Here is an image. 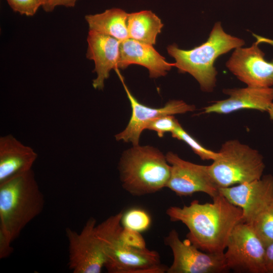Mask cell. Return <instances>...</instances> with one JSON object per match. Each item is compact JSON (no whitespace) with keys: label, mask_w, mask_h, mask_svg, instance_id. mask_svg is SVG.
Here are the masks:
<instances>
[{"label":"cell","mask_w":273,"mask_h":273,"mask_svg":"<svg viewBox=\"0 0 273 273\" xmlns=\"http://www.w3.org/2000/svg\"><path fill=\"white\" fill-rule=\"evenodd\" d=\"M173 260L167 273H222L229 270L223 253L204 252L188 239L181 241L177 232L171 230L164 238Z\"/></svg>","instance_id":"9"},{"label":"cell","mask_w":273,"mask_h":273,"mask_svg":"<svg viewBox=\"0 0 273 273\" xmlns=\"http://www.w3.org/2000/svg\"><path fill=\"white\" fill-rule=\"evenodd\" d=\"M86 58L95 63L97 77L93 81L94 88L102 90L112 69L118 70L120 41L110 36L89 30Z\"/></svg>","instance_id":"14"},{"label":"cell","mask_w":273,"mask_h":273,"mask_svg":"<svg viewBox=\"0 0 273 273\" xmlns=\"http://www.w3.org/2000/svg\"><path fill=\"white\" fill-rule=\"evenodd\" d=\"M123 188L130 195L155 193L166 187L171 166L166 155L151 146H132L122 154L118 164Z\"/></svg>","instance_id":"4"},{"label":"cell","mask_w":273,"mask_h":273,"mask_svg":"<svg viewBox=\"0 0 273 273\" xmlns=\"http://www.w3.org/2000/svg\"><path fill=\"white\" fill-rule=\"evenodd\" d=\"M45 200L32 169L0 183V230L12 241L43 211Z\"/></svg>","instance_id":"2"},{"label":"cell","mask_w":273,"mask_h":273,"mask_svg":"<svg viewBox=\"0 0 273 273\" xmlns=\"http://www.w3.org/2000/svg\"><path fill=\"white\" fill-rule=\"evenodd\" d=\"M267 112L269 115L270 119L271 120H273V103L271 104V105L269 107V109L268 110Z\"/></svg>","instance_id":"29"},{"label":"cell","mask_w":273,"mask_h":273,"mask_svg":"<svg viewBox=\"0 0 273 273\" xmlns=\"http://www.w3.org/2000/svg\"><path fill=\"white\" fill-rule=\"evenodd\" d=\"M116 72L129 99L132 110L126 127L115 136L117 141L131 143L132 146L139 145L141 133L152 120L163 115L184 114L196 109L194 105L188 104L179 100H170L164 106L159 108H153L143 105L130 93L118 70Z\"/></svg>","instance_id":"12"},{"label":"cell","mask_w":273,"mask_h":273,"mask_svg":"<svg viewBox=\"0 0 273 273\" xmlns=\"http://www.w3.org/2000/svg\"><path fill=\"white\" fill-rule=\"evenodd\" d=\"M265 261L267 273H273V242L265 248Z\"/></svg>","instance_id":"28"},{"label":"cell","mask_w":273,"mask_h":273,"mask_svg":"<svg viewBox=\"0 0 273 273\" xmlns=\"http://www.w3.org/2000/svg\"><path fill=\"white\" fill-rule=\"evenodd\" d=\"M12 241L2 230H0V258L8 257L13 252Z\"/></svg>","instance_id":"27"},{"label":"cell","mask_w":273,"mask_h":273,"mask_svg":"<svg viewBox=\"0 0 273 273\" xmlns=\"http://www.w3.org/2000/svg\"><path fill=\"white\" fill-rule=\"evenodd\" d=\"M37 158L31 147L24 145L12 134L0 138V183L32 169Z\"/></svg>","instance_id":"17"},{"label":"cell","mask_w":273,"mask_h":273,"mask_svg":"<svg viewBox=\"0 0 273 273\" xmlns=\"http://www.w3.org/2000/svg\"><path fill=\"white\" fill-rule=\"evenodd\" d=\"M13 11L22 15L32 16L41 7L40 0H6Z\"/></svg>","instance_id":"24"},{"label":"cell","mask_w":273,"mask_h":273,"mask_svg":"<svg viewBox=\"0 0 273 273\" xmlns=\"http://www.w3.org/2000/svg\"><path fill=\"white\" fill-rule=\"evenodd\" d=\"M212 199L211 203L194 200L182 207L170 206L166 214L171 221H180L188 228L187 239L198 249L223 253L233 229L243 221V213L220 193Z\"/></svg>","instance_id":"1"},{"label":"cell","mask_w":273,"mask_h":273,"mask_svg":"<svg viewBox=\"0 0 273 273\" xmlns=\"http://www.w3.org/2000/svg\"><path fill=\"white\" fill-rule=\"evenodd\" d=\"M41 2H42H42H43V0H40Z\"/></svg>","instance_id":"30"},{"label":"cell","mask_w":273,"mask_h":273,"mask_svg":"<svg viewBox=\"0 0 273 273\" xmlns=\"http://www.w3.org/2000/svg\"><path fill=\"white\" fill-rule=\"evenodd\" d=\"M131 64L147 68L151 78L165 76L174 67V63L167 62L153 45L128 38L120 42L118 67L124 69Z\"/></svg>","instance_id":"16"},{"label":"cell","mask_w":273,"mask_h":273,"mask_svg":"<svg viewBox=\"0 0 273 273\" xmlns=\"http://www.w3.org/2000/svg\"><path fill=\"white\" fill-rule=\"evenodd\" d=\"M266 248L273 242V200L249 223Z\"/></svg>","instance_id":"20"},{"label":"cell","mask_w":273,"mask_h":273,"mask_svg":"<svg viewBox=\"0 0 273 273\" xmlns=\"http://www.w3.org/2000/svg\"><path fill=\"white\" fill-rule=\"evenodd\" d=\"M127 30L129 38L154 45L163 24L151 11L144 10L128 14Z\"/></svg>","instance_id":"19"},{"label":"cell","mask_w":273,"mask_h":273,"mask_svg":"<svg viewBox=\"0 0 273 273\" xmlns=\"http://www.w3.org/2000/svg\"><path fill=\"white\" fill-rule=\"evenodd\" d=\"M219 193L233 205L242 209L243 221L250 223L273 200V176L219 188Z\"/></svg>","instance_id":"13"},{"label":"cell","mask_w":273,"mask_h":273,"mask_svg":"<svg viewBox=\"0 0 273 273\" xmlns=\"http://www.w3.org/2000/svg\"><path fill=\"white\" fill-rule=\"evenodd\" d=\"M178 123V121L173 115H166L150 121L146 129L155 131L159 138H162L165 133H171Z\"/></svg>","instance_id":"23"},{"label":"cell","mask_w":273,"mask_h":273,"mask_svg":"<svg viewBox=\"0 0 273 273\" xmlns=\"http://www.w3.org/2000/svg\"><path fill=\"white\" fill-rule=\"evenodd\" d=\"M218 157L208 165L210 174L219 188L260 179L265 168L263 157L257 150L237 140L225 141Z\"/></svg>","instance_id":"5"},{"label":"cell","mask_w":273,"mask_h":273,"mask_svg":"<svg viewBox=\"0 0 273 273\" xmlns=\"http://www.w3.org/2000/svg\"><path fill=\"white\" fill-rule=\"evenodd\" d=\"M243 39L226 33L220 22H216L207 40L191 50L179 49L175 44L167 47L168 54L175 61L174 67L188 73L198 82L201 90L212 92L216 82V59L232 50L243 47Z\"/></svg>","instance_id":"3"},{"label":"cell","mask_w":273,"mask_h":273,"mask_svg":"<svg viewBox=\"0 0 273 273\" xmlns=\"http://www.w3.org/2000/svg\"><path fill=\"white\" fill-rule=\"evenodd\" d=\"M122 226L116 221L106 223L101 236L106 247L104 267L110 273H164L168 267L161 264L155 250L128 247L118 239Z\"/></svg>","instance_id":"6"},{"label":"cell","mask_w":273,"mask_h":273,"mask_svg":"<svg viewBox=\"0 0 273 273\" xmlns=\"http://www.w3.org/2000/svg\"><path fill=\"white\" fill-rule=\"evenodd\" d=\"M128 14L119 8H112L104 12L85 16L89 30L113 37L120 42L129 38L127 30Z\"/></svg>","instance_id":"18"},{"label":"cell","mask_w":273,"mask_h":273,"mask_svg":"<svg viewBox=\"0 0 273 273\" xmlns=\"http://www.w3.org/2000/svg\"><path fill=\"white\" fill-rule=\"evenodd\" d=\"M255 36L257 40L251 46L234 50L225 63L226 67L238 79L254 87L273 86V60L267 61L259 47L266 38Z\"/></svg>","instance_id":"10"},{"label":"cell","mask_w":273,"mask_h":273,"mask_svg":"<svg viewBox=\"0 0 273 273\" xmlns=\"http://www.w3.org/2000/svg\"><path fill=\"white\" fill-rule=\"evenodd\" d=\"M171 133L172 137L186 143L193 151L203 160H211L214 161L219 155V152L212 151L203 147L183 128L179 122Z\"/></svg>","instance_id":"21"},{"label":"cell","mask_w":273,"mask_h":273,"mask_svg":"<svg viewBox=\"0 0 273 273\" xmlns=\"http://www.w3.org/2000/svg\"><path fill=\"white\" fill-rule=\"evenodd\" d=\"M224 255L229 270L241 273H267L265 247L252 226L244 221L232 231Z\"/></svg>","instance_id":"7"},{"label":"cell","mask_w":273,"mask_h":273,"mask_svg":"<svg viewBox=\"0 0 273 273\" xmlns=\"http://www.w3.org/2000/svg\"><path fill=\"white\" fill-rule=\"evenodd\" d=\"M223 93L229 97L215 101L203 108L204 113L226 114L242 109L267 112L273 103V87L227 88Z\"/></svg>","instance_id":"15"},{"label":"cell","mask_w":273,"mask_h":273,"mask_svg":"<svg viewBox=\"0 0 273 273\" xmlns=\"http://www.w3.org/2000/svg\"><path fill=\"white\" fill-rule=\"evenodd\" d=\"M121 222L123 227L141 233L149 229L152 219L145 210L135 207L123 213Z\"/></svg>","instance_id":"22"},{"label":"cell","mask_w":273,"mask_h":273,"mask_svg":"<svg viewBox=\"0 0 273 273\" xmlns=\"http://www.w3.org/2000/svg\"><path fill=\"white\" fill-rule=\"evenodd\" d=\"M119 240L128 247L144 249L146 248L145 240L140 232L122 226L118 235Z\"/></svg>","instance_id":"25"},{"label":"cell","mask_w":273,"mask_h":273,"mask_svg":"<svg viewBox=\"0 0 273 273\" xmlns=\"http://www.w3.org/2000/svg\"><path fill=\"white\" fill-rule=\"evenodd\" d=\"M171 166V173L166 188L179 196H190L203 192L212 198L219 194V188L214 182L208 165L195 164L179 157L172 152L166 154Z\"/></svg>","instance_id":"11"},{"label":"cell","mask_w":273,"mask_h":273,"mask_svg":"<svg viewBox=\"0 0 273 273\" xmlns=\"http://www.w3.org/2000/svg\"><path fill=\"white\" fill-rule=\"evenodd\" d=\"M97 221L89 218L78 233L67 228L69 267L74 273H100L106 259V247L97 233Z\"/></svg>","instance_id":"8"},{"label":"cell","mask_w":273,"mask_h":273,"mask_svg":"<svg viewBox=\"0 0 273 273\" xmlns=\"http://www.w3.org/2000/svg\"><path fill=\"white\" fill-rule=\"evenodd\" d=\"M78 1L79 0H43L41 8L46 12H51L59 6L73 8L75 6Z\"/></svg>","instance_id":"26"}]
</instances>
